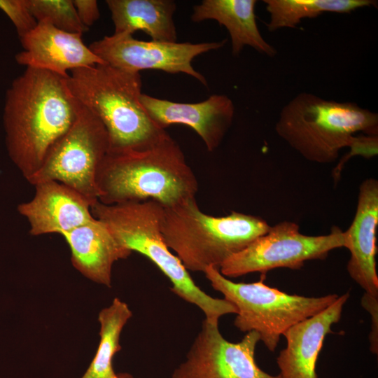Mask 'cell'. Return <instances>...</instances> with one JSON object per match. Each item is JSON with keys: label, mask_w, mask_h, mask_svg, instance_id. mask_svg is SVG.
Instances as JSON below:
<instances>
[{"label": "cell", "mask_w": 378, "mask_h": 378, "mask_svg": "<svg viewBox=\"0 0 378 378\" xmlns=\"http://www.w3.org/2000/svg\"><path fill=\"white\" fill-rule=\"evenodd\" d=\"M78 104L64 78L26 68L6 95L3 120L8 156L28 181L77 117Z\"/></svg>", "instance_id": "cell-1"}, {"label": "cell", "mask_w": 378, "mask_h": 378, "mask_svg": "<svg viewBox=\"0 0 378 378\" xmlns=\"http://www.w3.org/2000/svg\"><path fill=\"white\" fill-rule=\"evenodd\" d=\"M64 83L71 96L104 126L108 152L144 150L170 136L141 104L140 73L97 64L71 71Z\"/></svg>", "instance_id": "cell-2"}, {"label": "cell", "mask_w": 378, "mask_h": 378, "mask_svg": "<svg viewBox=\"0 0 378 378\" xmlns=\"http://www.w3.org/2000/svg\"><path fill=\"white\" fill-rule=\"evenodd\" d=\"M104 204L155 200L164 207L195 197L198 182L171 136L144 150L108 152L97 173Z\"/></svg>", "instance_id": "cell-3"}, {"label": "cell", "mask_w": 378, "mask_h": 378, "mask_svg": "<svg viewBox=\"0 0 378 378\" xmlns=\"http://www.w3.org/2000/svg\"><path fill=\"white\" fill-rule=\"evenodd\" d=\"M163 210L164 206L153 200L111 205L97 201L91 206L92 216L107 226L120 245L151 260L171 281V290L198 307L205 319L218 323L222 316L236 314L231 302L213 298L200 288L167 247L161 232Z\"/></svg>", "instance_id": "cell-4"}, {"label": "cell", "mask_w": 378, "mask_h": 378, "mask_svg": "<svg viewBox=\"0 0 378 378\" xmlns=\"http://www.w3.org/2000/svg\"><path fill=\"white\" fill-rule=\"evenodd\" d=\"M270 227L259 216L232 211L215 217L203 213L195 197L164 207L161 232L169 249L188 271L220 267Z\"/></svg>", "instance_id": "cell-5"}, {"label": "cell", "mask_w": 378, "mask_h": 378, "mask_svg": "<svg viewBox=\"0 0 378 378\" xmlns=\"http://www.w3.org/2000/svg\"><path fill=\"white\" fill-rule=\"evenodd\" d=\"M276 134L307 160L329 164L354 134H378V115L353 102L327 100L300 92L281 110Z\"/></svg>", "instance_id": "cell-6"}, {"label": "cell", "mask_w": 378, "mask_h": 378, "mask_svg": "<svg viewBox=\"0 0 378 378\" xmlns=\"http://www.w3.org/2000/svg\"><path fill=\"white\" fill-rule=\"evenodd\" d=\"M204 273L212 288L237 308L234 326L241 332H258L270 351L276 349L281 335L289 328L323 311L339 296L290 295L266 285L265 274L257 282L236 283L215 267H207Z\"/></svg>", "instance_id": "cell-7"}, {"label": "cell", "mask_w": 378, "mask_h": 378, "mask_svg": "<svg viewBox=\"0 0 378 378\" xmlns=\"http://www.w3.org/2000/svg\"><path fill=\"white\" fill-rule=\"evenodd\" d=\"M77 104L75 122L27 181L33 186L46 181H57L77 191L93 205L99 197L97 177L108 152V136L98 118Z\"/></svg>", "instance_id": "cell-8"}, {"label": "cell", "mask_w": 378, "mask_h": 378, "mask_svg": "<svg viewBox=\"0 0 378 378\" xmlns=\"http://www.w3.org/2000/svg\"><path fill=\"white\" fill-rule=\"evenodd\" d=\"M343 246V231L337 226L327 234L309 236L302 234L297 223L285 220L227 258L219 271L234 278L256 272L265 274L281 267L298 270L305 261L323 260L330 251Z\"/></svg>", "instance_id": "cell-9"}, {"label": "cell", "mask_w": 378, "mask_h": 378, "mask_svg": "<svg viewBox=\"0 0 378 378\" xmlns=\"http://www.w3.org/2000/svg\"><path fill=\"white\" fill-rule=\"evenodd\" d=\"M226 41H145L129 34H113L92 42L89 48L105 64L125 71L160 70L170 74L183 73L207 86L206 79L193 68L192 61L200 55L223 47Z\"/></svg>", "instance_id": "cell-10"}, {"label": "cell", "mask_w": 378, "mask_h": 378, "mask_svg": "<svg viewBox=\"0 0 378 378\" xmlns=\"http://www.w3.org/2000/svg\"><path fill=\"white\" fill-rule=\"evenodd\" d=\"M260 336L248 332L236 343L225 340L218 323L204 318L189 349L186 360L173 372L172 378H279L261 370L255 360Z\"/></svg>", "instance_id": "cell-11"}, {"label": "cell", "mask_w": 378, "mask_h": 378, "mask_svg": "<svg viewBox=\"0 0 378 378\" xmlns=\"http://www.w3.org/2000/svg\"><path fill=\"white\" fill-rule=\"evenodd\" d=\"M141 104L160 128L183 124L193 129L209 152L218 148L232 125L234 105L225 94H213L197 103H179L141 94Z\"/></svg>", "instance_id": "cell-12"}, {"label": "cell", "mask_w": 378, "mask_h": 378, "mask_svg": "<svg viewBox=\"0 0 378 378\" xmlns=\"http://www.w3.org/2000/svg\"><path fill=\"white\" fill-rule=\"evenodd\" d=\"M82 35L38 22L20 38L23 50L16 54L15 60L26 68L48 71L64 78L74 69L105 64L85 46Z\"/></svg>", "instance_id": "cell-13"}, {"label": "cell", "mask_w": 378, "mask_h": 378, "mask_svg": "<svg viewBox=\"0 0 378 378\" xmlns=\"http://www.w3.org/2000/svg\"><path fill=\"white\" fill-rule=\"evenodd\" d=\"M34 187L32 199L18 205V213L28 221L31 235L62 236L94 218L92 204L74 189L55 181L40 182Z\"/></svg>", "instance_id": "cell-14"}, {"label": "cell", "mask_w": 378, "mask_h": 378, "mask_svg": "<svg viewBox=\"0 0 378 378\" xmlns=\"http://www.w3.org/2000/svg\"><path fill=\"white\" fill-rule=\"evenodd\" d=\"M378 224V181L365 179L360 185L356 210L349 228L343 232L344 246L350 251L346 269L365 293L378 297L376 270Z\"/></svg>", "instance_id": "cell-15"}, {"label": "cell", "mask_w": 378, "mask_h": 378, "mask_svg": "<svg viewBox=\"0 0 378 378\" xmlns=\"http://www.w3.org/2000/svg\"><path fill=\"white\" fill-rule=\"evenodd\" d=\"M349 293L319 313L289 328L283 335L286 346L279 353L276 363L279 378H317L316 363L327 334L341 318Z\"/></svg>", "instance_id": "cell-16"}, {"label": "cell", "mask_w": 378, "mask_h": 378, "mask_svg": "<svg viewBox=\"0 0 378 378\" xmlns=\"http://www.w3.org/2000/svg\"><path fill=\"white\" fill-rule=\"evenodd\" d=\"M62 237L70 248L74 267L88 279L108 287L111 286L113 264L132 253L96 218Z\"/></svg>", "instance_id": "cell-17"}, {"label": "cell", "mask_w": 378, "mask_h": 378, "mask_svg": "<svg viewBox=\"0 0 378 378\" xmlns=\"http://www.w3.org/2000/svg\"><path fill=\"white\" fill-rule=\"evenodd\" d=\"M255 0H204L193 7L191 20H216L231 38L232 53L238 55L248 46L261 54L274 57L276 50L261 35L255 15Z\"/></svg>", "instance_id": "cell-18"}, {"label": "cell", "mask_w": 378, "mask_h": 378, "mask_svg": "<svg viewBox=\"0 0 378 378\" xmlns=\"http://www.w3.org/2000/svg\"><path fill=\"white\" fill-rule=\"evenodd\" d=\"M114 24L113 34L133 35L142 31L152 41L176 42L174 22L176 4L172 0H107Z\"/></svg>", "instance_id": "cell-19"}, {"label": "cell", "mask_w": 378, "mask_h": 378, "mask_svg": "<svg viewBox=\"0 0 378 378\" xmlns=\"http://www.w3.org/2000/svg\"><path fill=\"white\" fill-rule=\"evenodd\" d=\"M128 305L118 298L99 312L100 341L88 368L80 378H119L113 368V358L121 349L120 333L132 317Z\"/></svg>", "instance_id": "cell-20"}, {"label": "cell", "mask_w": 378, "mask_h": 378, "mask_svg": "<svg viewBox=\"0 0 378 378\" xmlns=\"http://www.w3.org/2000/svg\"><path fill=\"white\" fill-rule=\"evenodd\" d=\"M270 14L269 31L295 28L304 18H316L325 12L349 13L357 8L375 6L374 0H264Z\"/></svg>", "instance_id": "cell-21"}, {"label": "cell", "mask_w": 378, "mask_h": 378, "mask_svg": "<svg viewBox=\"0 0 378 378\" xmlns=\"http://www.w3.org/2000/svg\"><path fill=\"white\" fill-rule=\"evenodd\" d=\"M31 15L38 22H46L55 28L83 34L89 28L80 20L71 0H26Z\"/></svg>", "instance_id": "cell-22"}, {"label": "cell", "mask_w": 378, "mask_h": 378, "mask_svg": "<svg viewBox=\"0 0 378 378\" xmlns=\"http://www.w3.org/2000/svg\"><path fill=\"white\" fill-rule=\"evenodd\" d=\"M0 9L12 21L20 38L37 24L28 8L26 0H0Z\"/></svg>", "instance_id": "cell-23"}, {"label": "cell", "mask_w": 378, "mask_h": 378, "mask_svg": "<svg viewBox=\"0 0 378 378\" xmlns=\"http://www.w3.org/2000/svg\"><path fill=\"white\" fill-rule=\"evenodd\" d=\"M350 152L340 162L337 168L335 169L334 178L336 181L340 178V171L344 164L351 157L358 155L370 158L377 155L378 153V136L377 135H360L355 136L349 146Z\"/></svg>", "instance_id": "cell-24"}, {"label": "cell", "mask_w": 378, "mask_h": 378, "mask_svg": "<svg viewBox=\"0 0 378 378\" xmlns=\"http://www.w3.org/2000/svg\"><path fill=\"white\" fill-rule=\"evenodd\" d=\"M361 304L371 316V330L369 335L370 351L373 354L378 352V297L372 296L366 293L361 299Z\"/></svg>", "instance_id": "cell-25"}, {"label": "cell", "mask_w": 378, "mask_h": 378, "mask_svg": "<svg viewBox=\"0 0 378 378\" xmlns=\"http://www.w3.org/2000/svg\"><path fill=\"white\" fill-rule=\"evenodd\" d=\"M74 5L81 22L88 28L100 16L98 3L95 0H74Z\"/></svg>", "instance_id": "cell-26"}, {"label": "cell", "mask_w": 378, "mask_h": 378, "mask_svg": "<svg viewBox=\"0 0 378 378\" xmlns=\"http://www.w3.org/2000/svg\"><path fill=\"white\" fill-rule=\"evenodd\" d=\"M118 376L119 378H135L128 373H119L118 374Z\"/></svg>", "instance_id": "cell-27"}]
</instances>
